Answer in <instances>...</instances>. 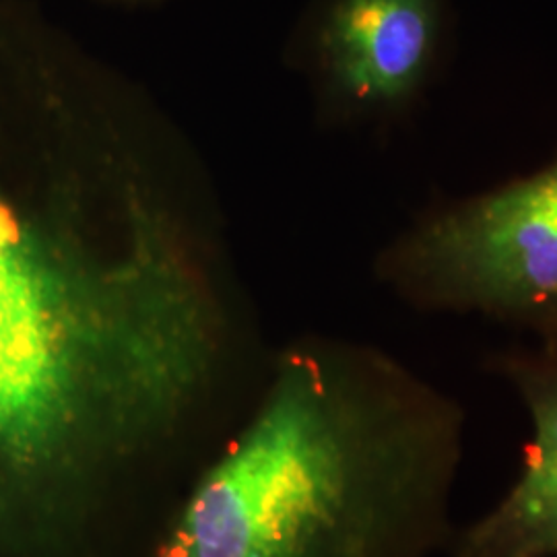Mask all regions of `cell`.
Masks as SVG:
<instances>
[{
	"instance_id": "obj_1",
	"label": "cell",
	"mask_w": 557,
	"mask_h": 557,
	"mask_svg": "<svg viewBox=\"0 0 557 557\" xmlns=\"http://www.w3.org/2000/svg\"><path fill=\"white\" fill-rule=\"evenodd\" d=\"M246 366L236 310L116 140L41 205L0 176V498H137L215 432Z\"/></svg>"
},
{
	"instance_id": "obj_2",
	"label": "cell",
	"mask_w": 557,
	"mask_h": 557,
	"mask_svg": "<svg viewBox=\"0 0 557 557\" xmlns=\"http://www.w3.org/2000/svg\"><path fill=\"white\" fill-rule=\"evenodd\" d=\"M465 448L467 413L436 384L299 341L143 557H446Z\"/></svg>"
},
{
	"instance_id": "obj_3",
	"label": "cell",
	"mask_w": 557,
	"mask_h": 557,
	"mask_svg": "<svg viewBox=\"0 0 557 557\" xmlns=\"http://www.w3.org/2000/svg\"><path fill=\"white\" fill-rule=\"evenodd\" d=\"M421 312L557 329V158L522 178L428 211L380 260Z\"/></svg>"
},
{
	"instance_id": "obj_4",
	"label": "cell",
	"mask_w": 557,
	"mask_h": 557,
	"mask_svg": "<svg viewBox=\"0 0 557 557\" xmlns=\"http://www.w3.org/2000/svg\"><path fill=\"white\" fill-rule=\"evenodd\" d=\"M453 0H331L314 34L326 96L349 116H395L438 77Z\"/></svg>"
},
{
	"instance_id": "obj_5",
	"label": "cell",
	"mask_w": 557,
	"mask_h": 557,
	"mask_svg": "<svg viewBox=\"0 0 557 557\" xmlns=\"http://www.w3.org/2000/svg\"><path fill=\"white\" fill-rule=\"evenodd\" d=\"M485 361L524 409L529 438L504 494L458 524L446 557H557V329Z\"/></svg>"
}]
</instances>
